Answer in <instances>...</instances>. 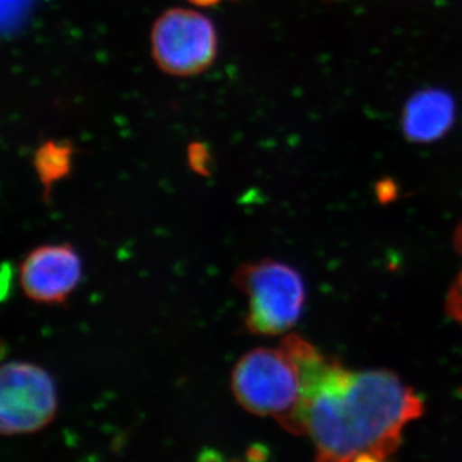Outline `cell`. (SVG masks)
<instances>
[{
	"label": "cell",
	"mask_w": 462,
	"mask_h": 462,
	"mask_svg": "<svg viewBox=\"0 0 462 462\" xmlns=\"http://www.w3.org/2000/svg\"><path fill=\"white\" fill-rule=\"evenodd\" d=\"M455 103L445 91L427 90L416 94L403 111L402 127L407 139L430 143L448 132L454 123Z\"/></svg>",
	"instance_id": "cell-7"
},
{
	"label": "cell",
	"mask_w": 462,
	"mask_h": 462,
	"mask_svg": "<svg viewBox=\"0 0 462 462\" xmlns=\"http://www.w3.org/2000/svg\"><path fill=\"white\" fill-rule=\"evenodd\" d=\"M57 412L53 379L41 366L8 363L0 369V431L5 436L35 433Z\"/></svg>",
	"instance_id": "cell-5"
},
{
	"label": "cell",
	"mask_w": 462,
	"mask_h": 462,
	"mask_svg": "<svg viewBox=\"0 0 462 462\" xmlns=\"http://www.w3.org/2000/svg\"><path fill=\"white\" fill-rule=\"evenodd\" d=\"M152 51L167 74L199 75L214 63L217 51L214 23L199 12L170 9L152 30Z\"/></svg>",
	"instance_id": "cell-4"
},
{
	"label": "cell",
	"mask_w": 462,
	"mask_h": 462,
	"mask_svg": "<svg viewBox=\"0 0 462 462\" xmlns=\"http://www.w3.org/2000/svg\"><path fill=\"white\" fill-rule=\"evenodd\" d=\"M36 171L45 188V197L50 196L51 187L71 167V147L69 145L47 144L39 149L35 158Z\"/></svg>",
	"instance_id": "cell-8"
},
{
	"label": "cell",
	"mask_w": 462,
	"mask_h": 462,
	"mask_svg": "<svg viewBox=\"0 0 462 462\" xmlns=\"http://www.w3.org/2000/svg\"><path fill=\"white\" fill-rule=\"evenodd\" d=\"M454 247L462 258V223L455 230ZM445 310L447 316L462 328V269L447 293Z\"/></svg>",
	"instance_id": "cell-9"
},
{
	"label": "cell",
	"mask_w": 462,
	"mask_h": 462,
	"mask_svg": "<svg viewBox=\"0 0 462 462\" xmlns=\"http://www.w3.org/2000/svg\"><path fill=\"white\" fill-rule=\"evenodd\" d=\"M231 389L248 412L270 416L289 433L303 436L302 374L282 345L243 356L231 373Z\"/></svg>",
	"instance_id": "cell-2"
},
{
	"label": "cell",
	"mask_w": 462,
	"mask_h": 462,
	"mask_svg": "<svg viewBox=\"0 0 462 462\" xmlns=\"http://www.w3.org/2000/svg\"><path fill=\"white\" fill-rule=\"evenodd\" d=\"M236 288L248 297L245 327L258 336H282L296 327L306 300L302 275L275 260L245 263L233 275Z\"/></svg>",
	"instance_id": "cell-3"
},
{
	"label": "cell",
	"mask_w": 462,
	"mask_h": 462,
	"mask_svg": "<svg viewBox=\"0 0 462 462\" xmlns=\"http://www.w3.org/2000/svg\"><path fill=\"white\" fill-rule=\"evenodd\" d=\"M81 261L69 245L32 249L20 266V284L33 302L63 303L81 281Z\"/></svg>",
	"instance_id": "cell-6"
},
{
	"label": "cell",
	"mask_w": 462,
	"mask_h": 462,
	"mask_svg": "<svg viewBox=\"0 0 462 462\" xmlns=\"http://www.w3.org/2000/svg\"><path fill=\"white\" fill-rule=\"evenodd\" d=\"M189 2L199 5V7H211V5L220 3L221 0H189Z\"/></svg>",
	"instance_id": "cell-10"
},
{
	"label": "cell",
	"mask_w": 462,
	"mask_h": 462,
	"mask_svg": "<svg viewBox=\"0 0 462 462\" xmlns=\"http://www.w3.org/2000/svg\"><path fill=\"white\" fill-rule=\"evenodd\" d=\"M281 345L302 374L303 436L316 460L379 462L402 443L404 428L424 415V401L389 370L346 369L298 334Z\"/></svg>",
	"instance_id": "cell-1"
}]
</instances>
